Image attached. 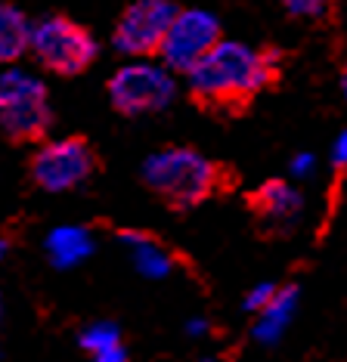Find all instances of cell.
<instances>
[{
  "label": "cell",
  "mask_w": 347,
  "mask_h": 362,
  "mask_svg": "<svg viewBox=\"0 0 347 362\" xmlns=\"http://www.w3.org/2000/svg\"><path fill=\"white\" fill-rule=\"evenodd\" d=\"M310 164H313L310 158H297L295 161V170H297V174H304V170H310Z\"/></svg>",
  "instance_id": "d6986e66"
},
{
  "label": "cell",
  "mask_w": 347,
  "mask_h": 362,
  "mask_svg": "<svg viewBox=\"0 0 347 362\" xmlns=\"http://www.w3.org/2000/svg\"><path fill=\"white\" fill-rule=\"evenodd\" d=\"M217 44H220L217 19L202 10H186V13H177V19H174L161 47V59L168 69L189 75Z\"/></svg>",
  "instance_id": "52a82bcc"
},
{
  "label": "cell",
  "mask_w": 347,
  "mask_h": 362,
  "mask_svg": "<svg viewBox=\"0 0 347 362\" xmlns=\"http://www.w3.org/2000/svg\"><path fill=\"white\" fill-rule=\"evenodd\" d=\"M31 47V25L16 6H0V65L19 59Z\"/></svg>",
  "instance_id": "30bf717a"
},
{
  "label": "cell",
  "mask_w": 347,
  "mask_h": 362,
  "mask_svg": "<svg viewBox=\"0 0 347 362\" xmlns=\"http://www.w3.org/2000/svg\"><path fill=\"white\" fill-rule=\"evenodd\" d=\"M292 307H295V288H285V291H279L276 300L261 313V322H258V337L261 341H273V337L283 332V325H285Z\"/></svg>",
  "instance_id": "4fadbf2b"
},
{
  "label": "cell",
  "mask_w": 347,
  "mask_h": 362,
  "mask_svg": "<svg viewBox=\"0 0 347 362\" xmlns=\"http://www.w3.org/2000/svg\"><path fill=\"white\" fill-rule=\"evenodd\" d=\"M50 127L47 87L22 69L0 75V130L19 143H35Z\"/></svg>",
  "instance_id": "3957f363"
},
{
  "label": "cell",
  "mask_w": 347,
  "mask_h": 362,
  "mask_svg": "<svg viewBox=\"0 0 347 362\" xmlns=\"http://www.w3.org/2000/svg\"><path fill=\"white\" fill-rule=\"evenodd\" d=\"M177 6L161 4V0H146V4L130 6L115 25V47L127 56H152L161 53L164 37L177 19Z\"/></svg>",
  "instance_id": "ba28073f"
},
{
  "label": "cell",
  "mask_w": 347,
  "mask_h": 362,
  "mask_svg": "<svg viewBox=\"0 0 347 362\" xmlns=\"http://www.w3.org/2000/svg\"><path fill=\"white\" fill-rule=\"evenodd\" d=\"M227 170L193 149H164L143 164V183L177 211L195 208L227 183Z\"/></svg>",
  "instance_id": "7a4b0ae2"
},
{
  "label": "cell",
  "mask_w": 347,
  "mask_h": 362,
  "mask_svg": "<svg viewBox=\"0 0 347 362\" xmlns=\"http://www.w3.org/2000/svg\"><path fill=\"white\" fill-rule=\"evenodd\" d=\"M96 170V155L87 139L69 136L59 143H47L35 158H31V177L47 192H65Z\"/></svg>",
  "instance_id": "5b68a950"
},
{
  "label": "cell",
  "mask_w": 347,
  "mask_h": 362,
  "mask_svg": "<svg viewBox=\"0 0 347 362\" xmlns=\"http://www.w3.org/2000/svg\"><path fill=\"white\" fill-rule=\"evenodd\" d=\"M121 242L130 245V257L143 276H164L171 269L168 251L146 233H121Z\"/></svg>",
  "instance_id": "8fae6325"
},
{
  "label": "cell",
  "mask_w": 347,
  "mask_h": 362,
  "mask_svg": "<svg viewBox=\"0 0 347 362\" xmlns=\"http://www.w3.org/2000/svg\"><path fill=\"white\" fill-rule=\"evenodd\" d=\"M31 50L44 69L69 78L93 62L96 40L69 16H47L31 28Z\"/></svg>",
  "instance_id": "277c9868"
},
{
  "label": "cell",
  "mask_w": 347,
  "mask_h": 362,
  "mask_svg": "<svg viewBox=\"0 0 347 362\" xmlns=\"http://www.w3.org/2000/svg\"><path fill=\"white\" fill-rule=\"evenodd\" d=\"M288 13H292V16H304V19H307V16H322V13H326V6H322V4H288Z\"/></svg>",
  "instance_id": "e0dca14e"
},
{
  "label": "cell",
  "mask_w": 347,
  "mask_h": 362,
  "mask_svg": "<svg viewBox=\"0 0 347 362\" xmlns=\"http://www.w3.org/2000/svg\"><path fill=\"white\" fill-rule=\"evenodd\" d=\"M276 294H279V288H273V285H261L258 291H254L251 298H248V310H258V313H263L273 300H276Z\"/></svg>",
  "instance_id": "9a60e30c"
},
{
  "label": "cell",
  "mask_w": 347,
  "mask_h": 362,
  "mask_svg": "<svg viewBox=\"0 0 347 362\" xmlns=\"http://www.w3.org/2000/svg\"><path fill=\"white\" fill-rule=\"evenodd\" d=\"M47 251L56 267H72V263H78L84 254H90V235L84 229H74V226L56 229V233L47 238Z\"/></svg>",
  "instance_id": "7c38bea8"
},
{
  "label": "cell",
  "mask_w": 347,
  "mask_h": 362,
  "mask_svg": "<svg viewBox=\"0 0 347 362\" xmlns=\"http://www.w3.org/2000/svg\"><path fill=\"white\" fill-rule=\"evenodd\" d=\"M344 93H347V71H344Z\"/></svg>",
  "instance_id": "44dd1931"
},
{
  "label": "cell",
  "mask_w": 347,
  "mask_h": 362,
  "mask_svg": "<svg viewBox=\"0 0 347 362\" xmlns=\"http://www.w3.org/2000/svg\"><path fill=\"white\" fill-rule=\"evenodd\" d=\"M251 204L254 217L267 226H288L301 211V195L295 192L288 183H279V180H270L263 183L258 192H251Z\"/></svg>",
  "instance_id": "9c48e42d"
},
{
  "label": "cell",
  "mask_w": 347,
  "mask_h": 362,
  "mask_svg": "<svg viewBox=\"0 0 347 362\" xmlns=\"http://www.w3.org/2000/svg\"><path fill=\"white\" fill-rule=\"evenodd\" d=\"M4 251H6V245H4V242H0V257H4Z\"/></svg>",
  "instance_id": "ffe728a7"
},
{
  "label": "cell",
  "mask_w": 347,
  "mask_h": 362,
  "mask_svg": "<svg viewBox=\"0 0 347 362\" xmlns=\"http://www.w3.org/2000/svg\"><path fill=\"white\" fill-rule=\"evenodd\" d=\"M279 69H283V56L276 47L251 50L245 44L220 40L189 71V93L205 109L242 112L261 90H267L279 78Z\"/></svg>",
  "instance_id": "6da1fadb"
},
{
  "label": "cell",
  "mask_w": 347,
  "mask_h": 362,
  "mask_svg": "<svg viewBox=\"0 0 347 362\" xmlns=\"http://www.w3.org/2000/svg\"><path fill=\"white\" fill-rule=\"evenodd\" d=\"M96 362H127V356H124V350L121 347H115V350H106V353H99Z\"/></svg>",
  "instance_id": "ac0fdd59"
},
{
  "label": "cell",
  "mask_w": 347,
  "mask_h": 362,
  "mask_svg": "<svg viewBox=\"0 0 347 362\" xmlns=\"http://www.w3.org/2000/svg\"><path fill=\"white\" fill-rule=\"evenodd\" d=\"M344 174H347V130L338 136V143H335V177H338V183L344 180Z\"/></svg>",
  "instance_id": "2e32d148"
},
{
  "label": "cell",
  "mask_w": 347,
  "mask_h": 362,
  "mask_svg": "<svg viewBox=\"0 0 347 362\" xmlns=\"http://www.w3.org/2000/svg\"><path fill=\"white\" fill-rule=\"evenodd\" d=\"M81 341H84V347L93 350L96 356H99V353H106V350L121 347V344H118V332H115L112 325H93L90 332H84V337H81Z\"/></svg>",
  "instance_id": "5bb4252c"
},
{
  "label": "cell",
  "mask_w": 347,
  "mask_h": 362,
  "mask_svg": "<svg viewBox=\"0 0 347 362\" xmlns=\"http://www.w3.org/2000/svg\"><path fill=\"white\" fill-rule=\"evenodd\" d=\"M109 96H112V105L121 115L159 112L171 103L174 81L164 69L134 62L115 71V78L109 81Z\"/></svg>",
  "instance_id": "8992f818"
}]
</instances>
